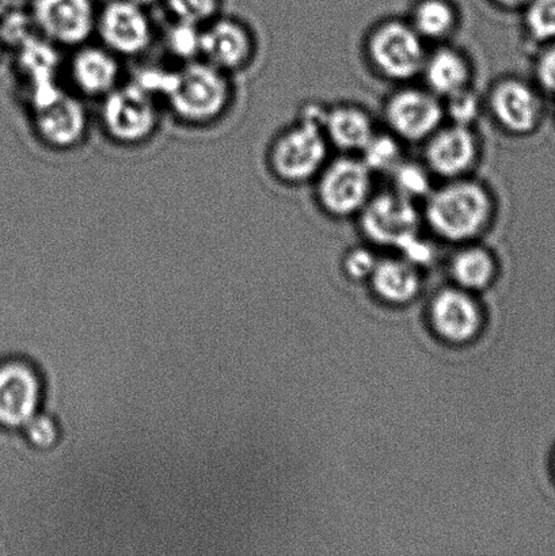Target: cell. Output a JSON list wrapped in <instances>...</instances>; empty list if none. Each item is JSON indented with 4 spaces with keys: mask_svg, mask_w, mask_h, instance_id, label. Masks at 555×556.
I'll use <instances>...</instances> for the list:
<instances>
[{
    "mask_svg": "<svg viewBox=\"0 0 555 556\" xmlns=\"http://www.w3.org/2000/svg\"><path fill=\"white\" fill-rule=\"evenodd\" d=\"M424 230L447 248L488 241L502 215V200L488 179L440 181L421 203Z\"/></svg>",
    "mask_w": 555,
    "mask_h": 556,
    "instance_id": "cell-1",
    "label": "cell"
},
{
    "mask_svg": "<svg viewBox=\"0 0 555 556\" xmlns=\"http://www.w3.org/2000/svg\"><path fill=\"white\" fill-rule=\"evenodd\" d=\"M324 109L323 101H304L266 146V172L281 187L310 188L333 155L323 128Z\"/></svg>",
    "mask_w": 555,
    "mask_h": 556,
    "instance_id": "cell-2",
    "label": "cell"
},
{
    "mask_svg": "<svg viewBox=\"0 0 555 556\" xmlns=\"http://www.w3.org/2000/svg\"><path fill=\"white\" fill-rule=\"evenodd\" d=\"M231 78L201 59L184 63L173 70L163 102L185 127H211L227 116L236 101Z\"/></svg>",
    "mask_w": 555,
    "mask_h": 556,
    "instance_id": "cell-3",
    "label": "cell"
},
{
    "mask_svg": "<svg viewBox=\"0 0 555 556\" xmlns=\"http://www.w3.org/2000/svg\"><path fill=\"white\" fill-rule=\"evenodd\" d=\"M428 49L405 15H386L373 22L361 42L369 74L390 86L418 81Z\"/></svg>",
    "mask_w": 555,
    "mask_h": 556,
    "instance_id": "cell-4",
    "label": "cell"
},
{
    "mask_svg": "<svg viewBox=\"0 0 555 556\" xmlns=\"http://www.w3.org/2000/svg\"><path fill=\"white\" fill-rule=\"evenodd\" d=\"M320 214L333 222H355L377 192V176L358 155H331L310 185Z\"/></svg>",
    "mask_w": 555,
    "mask_h": 556,
    "instance_id": "cell-5",
    "label": "cell"
},
{
    "mask_svg": "<svg viewBox=\"0 0 555 556\" xmlns=\"http://www.w3.org/2000/svg\"><path fill=\"white\" fill-rule=\"evenodd\" d=\"M485 119L509 139H527L545 119V94L531 79L518 74H500L482 91Z\"/></svg>",
    "mask_w": 555,
    "mask_h": 556,
    "instance_id": "cell-6",
    "label": "cell"
},
{
    "mask_svg": "<svg viewBox=\"0 0 555 556\" xmlns=\"http://www.w3.org/2000/svg\"><path fill=\"white\" fill-rule=\"evenodd\" d=\"M353 223L362 241L386 253H401L426 231L421 206L390 188L378 189Z\"/></svg>",
    "mask_w": 555,
    "mask_h": 556,
    "instance_id": "cell-7",
    "label": "cell"
},
{
    "mask_svg": "<svg viewBox=\"0 0 555 556\" xmlns=\"http://www.w3.org/2000/svg\"><path fill=\"white\" fill-rule=\"evenodd\" d=\"M100 123L103 134L112 143L143 146L160 130V100L134 81L122 84L102 98Z\"/></svg>",
    "mask_w": 555,
    "mask_h": 556,
    "instance_id": "cell-8",
    "label": "cell"
},
{
    "mask_svg": "<svg viewBox=\"0 0 555 556\" xmlns=\"http://www.w3.org/2000/svg\"><path fill=\"white\" fill-rule=\"evenodd\" d=\"M378 118L407 147H420L445 123L443 101L420 81L391 86Z\"/></svg>",
    "mask_w": 555,
    "mask_h": 556,
    "instance_id": "cell-9",
    "label": "cell"
},
{
    "mask_svg": "<svg viewBox=\"0 0 555 556\" xmlns=\"http://www.w3.org/2000/svg\"><path fill=\"white\" fill-rule=\"evenodd\" d=\"M420 160L434 179L451 181L476 176L485 157V139L480 127L445 122L420 146Z\"/></svg>",
    "mask_w": 555,
    "mask_h": 556,
    "instance_id": "cell-10",
    "label": "cell"
},
{
    "mask_svg": "<svg viewBox=\"0 0 555 556\" xmlns=\"http://www.w3.org/2000/svg\"><path fill=\"white\" fill-rule=\"evenodd\" d=\"M46 402V376L35 362L24 356L0 358V430L20 433Z\"/></svg>",
    "mask_w": 555,
    "mask_h": 556,
    "instance_id": "cell-11",
    "label": "cell"
},
{
    "mask_svg": "<svg viewBox=\"0 0 555 556\" xmlns=\"http://www.w3.org/2000/svg\"><path fill=\"white\" fill-rule=\"evenodd\" d=\"M30 124L38 143L58 152L78 149L90 130L84 101L64 90L42 105L30 108Z\"/></svg>",
    "mask_w": 555,
    "mask_h": 556,
    "instance_id": "cell-12",
    "label": "cell"
},
{
    "mask_svg": "<svg viewBox=\"0 0 555 556\" xmlns=\"http://www.w3.org/2000/svg\"><path fill=\"white\" fill-rule=\"evenodd\" d=\"M94 35L119 59L139 58L154 43L155 30L146 9L130 0H111L98 9Z\"/></svg>",
    "mask_w": 555,
    "mask_h": 556,
    "instance_id": "cell-13",
    "label": "cell"
},
{
    "mask_svg": "<svg viewBox=\"0 0 555 556\" xmlns=\"http://www.w3.org/2000/svg\"><path fill=\"white\" fill-rule=\"evenodd\" d=\"M29 13L38 36L58 48H78L96 33L92 0H33Z\"/></svg>",
    "mask_w": 555,
    "mask_h": 556,
    "instance_id": "cell-14",
    "label": "cell"
},
{
    "mask_svg": "<svg viewBox=\"0 0 555 556\" xmlns=\"http://www.w3.org/2000/svg\"><path fill=\"white\" fill-rule=\"evenodd\" d=\"M427 316L433 334L450 345H466L480 337L483 309L477 294L447 283L429 300Z\"/></svg>",
    "mask_w": 555,
    "mask_h": 556,
    "instance_id": "cell-15",
    "label": "cell"
},
{
    "mask_svg": "<svg viewBox=\"0 0 555 556\" xmlns=\"http://www.w3.org/2000/svg\"><path fill=\"white\" fill-rule=\"evenodd\" d=\"M257 53V36L248 22L217 15L201 26L200 59L223 73H242L253 64Z\"/></svg>",
    "mask_w": 555,
    "mask_h": 556,
    "instance_id": "cell-16",
    "label": "cell"
},
{
    "mask_svg": "<svg viewBox=\"0 0 555 556\" xmlns=\"http://www.w3.org/2000/svg\"><path fill=\"white\" fill-rule=\"evenodd\" d=\"M323 128L333 154L361 155L380 128L379 118L362 102H325Z\"/></svg>",
    "mask_w": 555,
    "mask_h": 556,
    "instance_id": "cell-17",
    "label": "cell"
},
{
    "mask_svg": "<svg viewBox=\"0 0 555 556\" xmlns=\"http://www.w3.org/2000/svg\"><path fill=\"white\" fill-rule=\"evenodd\" d=\"M418 81L444 100L477 86L476 60L455 41L429 47Z\"/></svg>",
    "mask_w": 555,
    "mask_h": 556,
    "instance_id": "cell-18",
    "label": "cell"
},
{
    "mask_svg": "<svg viewBox=\"0 0 555 556\" xmlns=\"http://www.w3.org/2000/svg\"><path fill=\"white\" fill-rule=\"evenodd\" d=\"M67 73L76 96L101 101L122 85L119 58L101 43L86 42L74 49Z\"/></svg>",
    "mask_w": 555,
    "mask_h": 556,
    "instance_id": "cell-19",
    "label": "cell"
},
{
    "mask_svg": "<svg viewBox=\"0 0 555 556\" xmlns=\"http://www.w3.org/2000/svg\"><path fill=\"white\" fill-rule=\"evenodd\" d=\"M445 276L451 283L478 294L492 287L503 275L504 260L500 250L488 241H478L449 248Z\"/></svg>",
    "mask_w": 555,
    "mask_h": 556,
    "instance_id": "cell-20",
    "label": "cell"
},
{
    "mask_svg": "<svg viewBox=\"0 0 555 556\" xmlns=\"http://www.w3.org/2000/svg\"><path fill=\"white\" fill-rule=\"evenodd\" d=\"M375 296L383 303L404 307L416 302L426 291L424 270L400 254L380 255L377 266L368 280Z\"/></svg>",
    "mask_w": 555,
    "mask_h": 556,
    "instance_id": "cell-21",
    "label": "cell"
},
{
    "mask_svg": "<svg viewBox=\"0 0 555 556\" xmlns=\"http://www.w3.org/2000/svg\"><path fill=\"white\" fill-rule=\"evenodd\" d=\"M405 18L429 47L455 41L464 25L454 0H415Z\"/></svg>",
    "mask_w": 555,
    "mask_h": 556,
    "instance_id": "cell-22",
    "label": "cell"
},
{
    "mask_svg": "<svg viewBox=\"0 0 555 556\" xmlns=\"http://www.w3.org/2000/svg\"><path fill=\"white\" fill-rule=\"evenodd\" d=\"M386 178L389 179L388 188L418 205H421L438 184L420 156L417 160L406 156Z\"/></svg>",
    "mask_w": 555,
    "mask_h": 556,
    "instance_id": "cell-23",
    "label": "cell"
},
{
    "mask_svg": "<svg viewBox=\"0 0 555 556\" xmlns=\"http://www.w3.org/2000/svg\"><path fill=\"white\" fill-rule=\"evenodd\" d=\"M407 146L384 129L382 125L361 152V160L375 176L388 177L407 156Z\"/></svg>",
    "mask_w": 555,
    "mask_h": 556,
    "instance_id": "cell-24",
    "label": "cell"
},
{
    "mask_svg": "<svg viewBox=\"0 0 555 556\" xmlns=\"http://www.w3.org/2000/svg\"><path fill=\"white\" fill-rule=\"evenodd\" d=\"M20 434L30 450L42 455L46 470L51 467L49 459L53 452L62 445L64 438L59 419L53 414L42 410L20 430Z\"/></svg>",
    "mask_w": 555,
    "mask_h": 556,
    "instance_id": "cell-25",
    "label": "cell"
},
{
    "mask_svg": "<svg viewBox=\"0 0 555 556\" xmlns=\"http://www.w3.org/2000/svg\"><path fill=\"white\" fill-rule=\"evenodd\" d=\"M519 14L521 35L532 49L555 42V0H530Z\"/></svg>",
    "mask_w": 555,
    "mask_h": 556,
    "instance_id": "cell-26",
    "label": "cell"
},
{
    "mask_svg": "<svg viewBox=\"0 0 555 556\" xmlns=\"http://www.w3.org/2000/svg\"><path fill=\"white\" fill-rule=\"evenodd\" d=\"M442 101L447 123L480 127L482 119H485L482 91L478 90L477 86L456 92Z\"/></svg>",
    "mask_w": 555,
    "mask_h": 556,
    "instance_id": "cell-27",
    "label": "cell"
},
{
    "mask_svg": "<svg viewBox=\"0 0 555 556\" xmlns=\"http://www.w3.org/2000/svg\"><path fill=\"white\" fill-rule=\"evenodd\" d=\"M163 42L168 54L181 64L199 60L201 26L173 20L163 35Z\"/></svg>",
    "mask_w": 555,
    "mask_h": 556,
    "instance_id": "cell-28",
    "label": "cell"
},
{
    "mask_svg": "<svg viewBox=\"0 0 555 556\" xmlns=\"http://www.w3.org/2000/svg\"><path fill=\"white\" fill-rule=\"evenodd\" d=\"M174 21L204 26L216 18L220 11V0H162Z\"/></svg>",
    "mask_w": 555,
    "mask_h": 556,
    "instance_id": "cell-29",
    "label": "cell"
},
{
    "mask_svg": "<svg viewBox=\"0 0 555 556\" xmlns=\"http://www.w3.org/2000/svg\"><path fill=\"white\" fill-rule=\"evenodd\" d=\"M531 80L543 94L555 96V42L532 49Z\"/></svg>",
    "mask_w": 555,
    "mask_h": 556,
    "instance_id": "cell-30",
    "label": "cell"
},
{
    "mask_svg": "<svg viewBox=\"0 0 555 556\" xmlns=\"http://www.w3.org/2000/svg\"><path fill=\"white\" fill-rule=\"evenodd\" d=\"M38 35L35 24H33L30 13H13L8 16L2 27H0V38L13 42L16 48L22 42L29 40L30 37Z\"/></svg>",
    "mask_w": 555,
    "mask_h": 556,
    "instance_id": "cell-31",
    "label": "cell"
},
{
    "mask_svg": "<svg viewBox=\"0 0 555 556\" xmlns=\"http://www.w3.org/2000/svg\"><path fill=\"white\" fill-rule=\"evenodd\" d=\"M529 2L530 0H489V3L505 13H520Z\"/></svg>",
    "mask_w": 555,
    "mask_h": 556,
    "instance_id": "cell-32",
    "label": "cell"
},
{
    "mask_svg": "<svg viewBox=\"0 0 555 556\" xmlns=\"http://www.w3.org/2000/svg\"><path fill=\"white\" fill-rule=\"evenodd\" d=\"M545 470L548 481H551L555 489V440L553 441L551 448L547 451Z\"/></svg>",
    "mask_w": 555,
    "mask_h": 556,
    "instance_id": "cell-33",
    "label": "cell"
},
{
    "mask_svg": "<svg viewBox=\"0 0 555 556\" xmlns=\"http://www.w3.org/2000/svg\"><path fill=\"white\" fill-rule=\"evenodd\" d=\"M130 2L140 5L143 9H150L152 5L162 2V0H130Z\"/></svg>",
    "mask_w": 555,
    "mask_h": 556,
    "instance_id": "cell-34",
    "label": "cell"
},
{
    "mask_svg": "<svg viewBox=\"0 0 555 556\" xmlns=\"http://www.w3.org/2000/svg\"><path fill=\"white\" fill-rule=\"evenodd\" d=\"M554 100H555V96H554Z\"/></svg>",
    "mask_w": 555,
    "mask_h": 556,
    "instance_id": "cell-35",
    "label": "cell"
}]
</instances>
